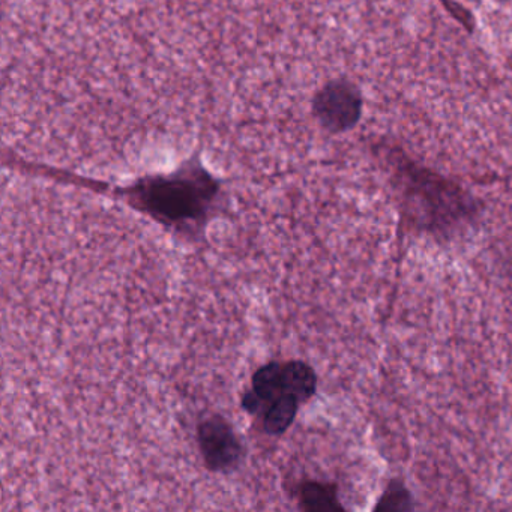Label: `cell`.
Returning a JSON list of instances; mask_svg holds the SVG:
<instances>
[{"mask_svg": "<svg viewBox=\"0 0 512 512\" xmlns=\"http://www.w3.org/2000/svg\"><path fill=\"white\" fill-rule=\"evenodd\" d=\"M197 440L206 467L212 472H229L241 461V442L223 416L203 419L197 430Z\"/></svg>", "mask_w": 512, "mask_h": 512, "instance_id": "277c9868", "label": "cell"}, {"mask_svg": "<svg viewBox=\"0 0 512 512\" xmlns=\"http://www.w3.org/2000/svg\"><path fill=\"white\" fill-rule=\"evenodd\" d=\"M283 382L287 391L298 397L301 403L310 400L317 391L316 371L307 362H284Z\"/></svg>", "mask_w": 512, "mask_h": 512, "instance_id": "8992f818", "label": "cell"}, {"mask_svg": "<svg viewBox=\"0 0 512 512\" xmlns=\"http://www.w3.org/2000/svg\"><path fill=\"white\" fill-rule=\"evenodd\" d=\"M301 400L295 395L287 394L275 401L272 406L268 407L262 418L263 430L271 436H278L287 431V428L293 424L296 415H298Z\"/></svg>", "mask_w": 512, "mask_h": 512, "instance_id": "52a82bcc", "label": "cell"}, {"mask_svg": "<svg viewBox=\"0 0 512 512\" xmlns=\"http://www.w3.org/2000/svg\"><path fill=\"white\" fill-rule=\"evenodd\" d=\"M217 193V181L194 166L146 179L134 188V196L146 211L172 224L200 223Z\"/></svg>", "mask_w": 512, "mask_h": 512, "instance_id": "7a4b0ae2", "label": "cell"}, {"mask_svg": "<svg viewBox=\"0 0 512 512\" xmlns=\"http://www.w3.org/2000/svg\"><path fill=\"white\" fill-rule=\"evenodd\" d=\"M299 503L304 511H344L338 487L331 482L305 481L299 485Z\"/></svg>", "mask_w": 512, "mask_h": 512, "instance_id": "5b68a950", "label": "cell"}, {"mask_svg": "<svg viewBox=\"0 0 512 512\" xmlns=\"http://www.w3.org/2000/svg\"><path fill=\"white\" fill-rule=\"evenodd\" d=\"M313 116L323 130L343 134L352 130L362 116L364 100L355 83L338 79L326 83L314 95Z\"/></svg>", "mask_w": 512, "mask_h": 512, "instance_id": "3957f363", "label": "cell"}, {"mask_svg": "<svg viewBox=\"0 0 512 512\" xmlns=\"http://www.w3.org/2000/svg\"><path fill=\"white\" fill-rule=\"evenodd\" d=\"M392 184L401 203L404 223L436 241L466 233L481 215L478 200L460 184L409 158H392Z\"/></svg>", "mask_w": 512, "mask_h": 512, "instance_id": "6da1fadb", "label": "cell"}, {"mask_svg": "<svg viewBox=\"0 0 512 512\" xmlns=\"http://www.w3.org/2000/svg\"><path fill=\"white\" fill-rule=\"evenodd\" d=\"M415 509V499L403 478H391L373 506L374 512H409Z\"/></svg>", "mask_w": 512, "mask_h": 512, "instance_id": "ba28073f", "label": "cell"}]
</instances>
